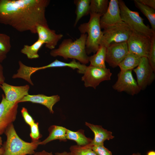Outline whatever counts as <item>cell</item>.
<instances>
[{
	"label": "cell",
	"mask_w": 155,
	"mask_h": 155,
	"mask_svg": "<svg viewBox=\"0 0 155 155\" xmlns=\"http://www.w3.org/2000/svg\"><path fill=\"white\" fill-rule=\"evenodd\" d=\"M133 30L124 22L107 27L102 31L100 45L106 47L111 44L127 42Z\"/></svg>",
	"instance_id": "obj_6"
},
{
	"label": "cell",
	"mask_w": 155,
	"mask_h": 155,
	"mask_svg": "<svg viewBox=\"0 0 155 155\" xmlns=\"http://www.w3.org/2000/svg\"><path fill=\"white\" fill-rule=\"evenodd\" d=\"M133 70L136 74L137 82L141 90H145L155 79V72L147 57H141L138 65Z\"/></svg>",
	"instance_id": "obj_11"
},
{
	"label": "cell",
	"mask_w": 155,
	"mask_h": 155,
	"mask_svg": "<svg viewBox=\"0 0 155 155\" xmlns=\"http://www.w3.org/2000/svg\"><path fill=\"white\" fill-rule=\"evenodd\" d=\"M3 145L2 139L1 136H0V148Z\"/></svg>",
	"instance_id": "obj_40"
},
{
	"label": "cell",
	"mask_w": 155,
	"mask_h": 155,
	"mask_svg": "<svg viewBox=\"0 0 155 155\" xmlns=\"http://www.w3.org/2000/svg\"><path fill=\"white\" fill-rule=\"evenodd\" d=\"M36 32L38 39L43 41L45 47L51 50L55 49L59 41L63 36L61 34H57L55 30L51 29L49 27L42 25L37 26Z\"/></svg>",
	"instance_id": "obj_15"
},
{
	"label": "cell",
	"mask_w": 155,
	"mask_h": 155,
	"mask_svg": "<svg viewBox=\"0 0 155 155\" xmlns=\"http://www.w3.org/2000/svg\"><path fill=\"white\" fill-rule=\"evenodd\" d=\"M18 102L14 103L7 100L2 94L0 103V136L15 120L18 108Z\"/></svg>",
	"instance_id": "obj_9"
},
{
	"label": "cell",
	"mask_w": 155,
	"mask_h": 155,
	"mask_svg": "<svg viewBox=\"0 0 155 155\" xmlns=\"http://www.w3.org/2000/svg\"><path fill=\"white\" fill-rule=\"evenodd\" d=\"M90 15L89 21L80 24L78 27L81 34H87L86 45L87 55L95 53L100 46L103 35L100 24L101 16L96 14Z\"/></svg>",
	"instance_id": "obj_4"
},
{
	"label": "cell",
	"mask_w": 155,
	"mask_h": 155,
	"mask_svg": "<svg viewBox=\"0 0 155 155\" xmlns=\"http://www.w3.org/2000/svg\"><path fill=\"white\" fill-rule=\"evenodd\" d=\"M85 65L77 62L74 59L69 63L63 62L56 59L50 64L45 65L46 69L54 67H68L73 69H78V72L80 73L84 74L87 67Z\"/></svg>",
	"instance_id": "obj_21"
},
{
	"label": "cell",
	"mask_w": 155,
	"mask_h": 155,
	"mask_svg": "<svg viewBox=\"0 0 155 155\" xmlns=\"http://www.w3.org/2000/svg\"><path fill=\"white\" fill-rule=\"evenodd\" d=\"M85 124L94 134V137L91 143L93 146L104 145L105 141L114 137L111 132L104 129L101 126L94 125L87 122H85Z\"/></svg>",
	"instance_id": "obj_17"
},
{
	"label": "cell",
	"mask_w": 155,
	"mask_h": 155,
	"mask_svg": "<svg viewBox=\"0 0 155 155\" xmlns=\"http://www.w3.org/2000/svg\"><path fill=\"white\" fill-rule=\"evenodd\" d=\"M151 38L133 30L127 42L129 52L141 57L148 58L151 47Z\"/></svg>",
	"instance_id": "obj_7"
},
{
	"label": "cell",
	"mask_w": 155,
	"mask_h": 155,
	"mask_svg": "<svg viewBox=\"0 0 155 155\" xmlns=\"http://www.w3.org/2000/svg\"><path fill=\"white\" fill-rule=\"evenodd\" d=\"M60 100V97L58 95L48 96L40 94L33 95L28 94L24 97L18 103L30 102L33 103L40 104L46 107L50 112L53 114L54 113L53 110V106Z\"/></svg>",
	"instance_id": "obj_16"
},
{
	"label": "cell",
	"mask_w": 155,
	"mask_h": 155,
	"mask_svg": "<svg viewBox=\"0 0 155 155\" xmlns=\"http://www.w3.org/2000/svg\"><path fill=\"white\" fill-rule=\"evenodd\" d=\"M31 155H53L52 152H48L44 150L41 151L35 152L33 154Z\"/></svg>",
	"instance_id": "obj_35"
},
{
	"label": "cell",
	"mask_w": 155,
	"mask_h": 155,
	"mask_svg": "<svg viewBox=\"0 0 155 155\" xmlns=\"http://www.w3.org/2000/svg\"><path fill=\"white\" fill-rule=\"evenodd\" d=\"M82 80L86 87H92L94 89L102 82L110 80L112 73L109 69L90 65L87 66Z\"/></svg>",
	"instance_id": "obj_8"
},
{
	"label": "cell",
	"mask_w": 155,
	"mask_h": 155,
	"mask_svg": "<svg viewBox=\"0 0 155 155\" xmlns=\"http://www.w3.org/2000/svg\"><path fill=\"white\" fill-rule=\"evenodd\" d=\"M44 44V42L43 41L38 39L31 45H24L20 52L29 59H36L39 57L38 53V51Z\"/></svg>",
	"instance_id": "obj_24"
},
{
	"label": "cell",
	"mask_w": 155,
	"mask_h": 155,
	"mask_svg": "<svg viewBox=\"0 0 155 155\" xmlns=\"http://www.w3.org/2000/svg\"><path fill=\"white\" fill-rule=\"evenodd\" d=\"M147 155H155V152L152 150L149 151L148 152Z\"/></svg>",
	"instance_id": "obj_39"
},
{
	"label": "cell",
	"mask_w": 155,
	"mask_h": 155,
	"mask_svg": "<svg viewBox=\"0 0 155 155\" xmlns=\"http://www.w3.org/2000/svg\"><path fill=\"white\" fill-rule=\"evenodd\" d=\"M142 3L155 9V0H137Z\"/></svg>",
	"instance_id": "obj_33"
},
{
	"label": "cell",
	"mask_w": 155,
	"mask_h": 155,
	"mask_svg": "<svg viewBox=\"0 0 155 155\" xmlns=\"http://www.w3.org/2000/svg\"><path fill=\"white\" fill-rule=\"evenodd\" d=\"M5 80L3 71V67L0 63V86L4 82Z\"/></svg>",
	"instance_id": "obj_34"
},
{
	"label": "cell",
	"mask_w": 155,
	"mask_h": 155,
	"mask_svg": "<svg viewBox=\"0 0 155 155\" xmlns=\"http://www.w3.org/2000/svg\"><path fill=\"white\" fill-rule=\"evenodd\" d=\"M132 155H135V154L133 153Z\"/></svg>",
	"instance_id": "obj_42"
},
{
	"label": "cell",
	"mask_w": 155,
	"mask_h": 155,
	"mask_svg": "<svg viewBox=\"0 0 155 155\" xmlns=\"http://www.w3.org/2000/svg\"><path fill=\"white\" fill-rule=\"evenodd\" d=\"M117 77V81L112 86L114 90L120 92H125L133 96L141 90L133 76L132 70L120 71Z\"/></svg>",
	"instance_id": "obj_10"
},
{
	"label": "cell",
	"mask_w": 155,
	"mask_h": 155,
	"mask_svg": "<svg viewBox=\"0 0 155 155\" xmlns=\"http://www.w3.org/2000/svg\"><path fill=\"white\" fill-rule=\"evenodd\" d=\"M49 0H0V23L18 31L37 33L38 25L49 27L45 16Z\"/></svg>",
	"instance_id": "obj_1"
},
{
	"label": "cell",
	"mask_w": 155,
	"mask_h": 155,
	"mask_svg": "<svg viewBox=\"0 0 155 155\" xmlns=\"http://www.w3.org/2000/svg\"><path fill=\"white\" fill-rule=\"evenodd\" d=\"M87 36L86 34H82L78 38L73 41L70 38L64 40L58 48L51 50L50 55L54 57L61 56L65 59H75L84 65L88 63L89 56L86 50Z\"/></svg>",
	"instance_id": "obj_2"
},
{
	"label": "cell",
	"mask_w": 155,
	"mask_h": 155,
	"mask_svg": "<svg viewBox=\"0 0 155 155\" xmlns=\"http://www.w3.org/2000/svg\"><path fill=\"white\" fill-rule=\"evenodd\" d=\"M141 58L135 54L129 52L118 66L120 69V71L133 70L138 65Z\"/></svg>",
	"instance_id": "obj_19"
},
{
	"label": "cell",
	"mask_w": 155,
	"mask_h": 155,
	"mask_svg": "<svg viewBox=\"0 0 155 155\" xmlns=\"http://www.w3.org/2000/svg\"><path fill=\"white\" fill-rule=\"evenodd\" d=\"M30 127V136L32 142H37L39 141V139L42 135L39 132L38 127V123L35 122Z\"/></svg>",
	"instance_id": "obj_30"
},
{
	"label": "cell",
	"mask_w": 155,
	"mask_h": 155,
	"mask_svg": "<svg viewBox=\"0 0 155 155\" xmlns=\"http://www.w3.org/2000/svg\"><path fill=\"white\" fill-rule=\"evenodd\" d=\"M135 155H141L140 154L137 153V154H135Z\"/></svg>",
	"instance_id": "obj_41"
},
{
	"label": "cell",
	"mask_w": 155,
	"mask_h": 155,
	"mask_svg": "<svg viewBox=\"0 0 155 155\" xmlns=\"http://www.w3.org/2000/svg\"><path fill=\"white\" fill-rule=\"evenodd\" d=\"M92 149L96 155H112L111 152L105 148L104 145H93Z\"/></svg>",
	"instance_id": "obj_31"
},
{
	"label": "cell",
	"mask_w": 155,
	"mask_h": 155,
	"mask_svg": "<svg viewBox=\"0 0 155 155\" xmlns=\"http://www.w3.org/2000/svg\"><path fill=\"white\" fill-rule=\"evenodd\" d=\"M121 20L133 31L152 38L155 35V31L144 22V19L138 12L130 10L123 1L119 0Z\"/></svg>",
	"instance_id": "obj_5"
},
{
	"label": "cell",
	"mask_w": 155,
	"mask_h": 155,
	"mask_svg": "<svg viewBox=\"0 0 155 155\" xmlns=\"http://www.w3.org/2000/svg\"><path fill=\"white\" fill-rule=\"evenodd\" d=\"M93 145L91 143L84 146L72 145L70 148V152L72 155H96L92 149Z\"/></svg>",
	"instance_id": "obj_27"
},
{
	"label": "cell",
	"mask_w": 155,
	"mask_h": 155,
	"mask_svg": "<svg viewBox=\"0 0 155 155\" xmlns=\"http://www.w3.org/2000/svg\"><path fill=\"white\" fill-rule=\"evenodd\" d=\"M91 0H75L74 3L76 6V18L74 26H75L79 20L83 16L89 14Z\"/></svg>",
	"instance_id": "obj_23"
},
{
	"label": "cell",
	"mask_w": 155,
	"mask_h": 155,
	"mask_svg": "<svg viewBox=\"0 0 155 155\" xmlns=\"http://www.w3.org/2000/svg\"><path fill=\"white\" fill-rule=\"evenodd\" d=\"M4 133L7 139L3 146V155H30L33 154L39 145L40 140L28 142L22 139L18 135L13 123L6 129Z\"/></svg>",
	"instance_id": "obj_3"
},
{
	"label": "cell",
	"mask_w": 155,
	"mask_h": 155,
	"mask_svg": "<svg viewBox=\"0 0 155 155\" xmlns=\"http://www.w3.org/2000/svg\"><path fill=\"white\" fill-rule=\"evenodd\" d=\"M109 2L108 0H91L89 14H96L101 17L106 11Z\"/></svg>",
	"instance_id": "obj_26"
},
{
	"label": "cell",
	"mask_w": 155,
	"mask_h": 155,
	"mask_svg": "<svg viewBox=\"0 0 155 155\" xmlns=\"http://www.w3.org/2000/svg\"><path fill=\"white\" fill-rule=\"evenodd\" d=\"M65 127L56 125L51 126L48 130L49 134L45 139L40 141L39 145H45L49 142L55 140L65 142L67 141L66 133L67 130Z\"/></svg>",
	"instance_id": "obj_18"
},
{
	"label": "cell",
	"mask_w": 155,
	"mask_h": 155,
	"mask_svg": "<svg viewBox=\"0 0 155 155\" xmlns=\"http://www.w3.org/2000/svg\"><path fill=\"white\" fill-rule=\"evenodd\" d=\"M0 87L3 91L5 99L15 103L29 94L30 86L28 85L16 86L11 85L5 82Z\"/></svg>",
	"instance_id": "obj_14"
},
{
	"label": "cell",
	"mask_w": 155,
	"mask_h": 155,
	"mask_svg": "<svg viewBox=\"0 0 155 155\" xmlns=\"http://www.w3.org/2000/svg\"><path fill=\"white\" fill-rule=\"evenodd\" d=\"M55 155H72L70 152L64 151L62 152H56L55 153Z\"/></svg>",
	"instance_id": "obj_37"
},
{
	"label": "cell",
	"mask_w": 155,
	"mask_h": 155,
	"mask_svg": "<svg viewBox=\"0 0 155 155\" xmlns=\"http://www.w3.org/2000/svg\"><path fill=\"white\" fill-rule=\"evenodd\" d=\"M149 63L155 71V35L151 38V45L148 57Z\"/></svg>",
	"instance_id": "obj_29"
},
{
	"label": "cell",
	"mask_w": 155,
	"mask_h": 155,
	"mask_svg": "<svg viewBox=\"0 0 155 155\" xmlns=\"http://www.w3.org/2000/svg\"><path fill=\"white\" fill-rule=\"evenodd\" d=\"M11 48L10 37L5 34L0 33V51L6 55Z\"/></svg>",
	"instance_id": "obj_28"
},
{
	"label": "cell",
	"mask_w": 155,
	"mask_h": 155,
	"mask_svg": "<svg viewBox=\"0 0 155 155\" xmlns=\"http://www.w3.org/2000/svg\"><path fill=\"white\" fill-rule=\"evenodd\" d=\"M4 151V148L2 146L0 148V155H3Z\"/></svg>",
	"instance_id": "obj_38"
},
{
	"label": "cell",
	"mask_w": 155,
	"mask_h": 155,
	"mask_svg": "<svg viewBox=\"0 0 155 155\" xmlns=\"http://www.w3.org/2000/svg\"><path fill=\"white\" fill-rule=\"evenodd\" d=\"M136 7L147 18L149 22L152 29L155 31V11L153 8L146 6L138 1L134 0Z\"/></svg>",
	"instance_id": "obj_25"
},
{
	"label": "cell",
	"mask_w": 155,
	"mask_h": 155,
	"mask_svg": "<svg viewBox=\"0 0 155 155\" xmlns=\"http://www.w3.org/2000/svg\"><path fill=\"white\" fill-rule=\"evenodd\" d=\"M22 115L26 123L30 126L32 125L35 122L32 116L28 112L26 108L23 107L21 110Z\"/></svg>",
	"instance_id": "obj_32"
},
{
	"label": "cell",
	"mask_w": 155,
	"mask_h": 155,
	"mask_svg": "<svg viewBox=\"0 0 155 155\" xmlns=\"http://www.w3.org/2000/svg\"><path fill=\"white\" fill-rule=\"evenodd\" d=\"M6 55L0 51V63L2 62L6 58Z\"/></svg>",
	"instance_id": "obj_36"
},
{
	"label": "cell",
	"mask_w": 155,
	"mask_h": 155,
	"mask_svg": "<svg viewBox=\"0 0 155 155\" xmlns=\"http://www.w3.org/2000/svg\"><path fill=\"white\" fill-rule=\"evenodd\" d=\"M128 52L127 42L111 44L106 47V61L110 66L115 67Z\"/></svg>",
	"instance_id": "obj_12"
},
{
	"label": "cell",
	"mask_w": 155,
	"mask_h": 155,
	"mask_svg": "<svg viewBox=\"0 0 155 155\" xmlns=\"http://www.w3.org/2000/svg\"><path fill=\"white\" fill-rule=\"evenodd\" d=\"M121 16L119 0H111L107 10L100 18L101 29L123 22Z\"/></svg>",
	"instance_id": "obj_13"
},
{
	"label": "cell",
	"mask_w": 155,
	"mask_h": 155,
	"mask_svg": "<svg viewBox=\"0 0 155 155\" xmlns=\"http://www.w3.org/2000/svg\"><path fill=\"white\" fill-rule=\"evenodd\" d=\"M106 47L101 45L98 49L93 55L89 57L90 65L102 68H106L105 64Z\"/></svg>",
	"instance_id": "obj_22"
},
{
	"label": "cell",
	"mask_w": 155,
	"mask_h": 155,
	"mask_svg": "<svg viewBox=\"0 0 155 155\" xmlns=\"http://www.w3.org/2000/svg\"><path fill=\"white\" fill-rule=\"evenodd\" d=\"M84 131L82 129L73 131L67 129L66 139L75 141L77 145L79 146H85L91 143L92 140L87 137L85 135Z\"/></svg>",
	"instance_id": "obj_20"
}]
</instances>
